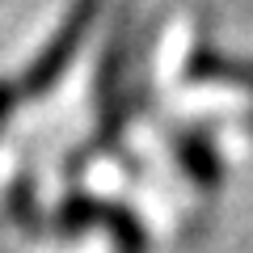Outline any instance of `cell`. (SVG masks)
Masks as SVG:
<instances>
[{"mask_svg":"<svg viewBox=\"0 0 253 253\" xmlns=\"http://www.w3.org/2000/svg\"><path fill=\"white\" fill-rule=\"evenodd\" d=\"M51 228L59 236H81V232H89V228H106L118 253H148L144 219L131 207H123V203H114V199H101V194H89V190H72V194L55 207Z\"/></svg>","mask_w":253,"mask_h":253,"instance_id":"obj_1","label":"cell"},{"mask_svg":"<svg viewBox=\"0 0 253 253\" xmlns=\"http://www.w3.org/2000/svg\"><path fill=\"white\" fill-rule=\"evenodd\" d=\"M97 13H101V0H76L72 9L63 13L59 30L51 34V42L34 55V63H30L26 76H21V93H26V97H46V93L59 84V76L76 63V55H81V46H84V38H89Z\"/></svg>","mask_w":253,"mask_h":253,"instance_id":"obj_2","label":"cell"},{"mask_svg":"<svg viewBox=\"0 0 253 253\" xmlns=\"http://www.w3.org/2000/svg\"><path fill=\"white\" fill-rule=\"evenodd\" d=\"M169 148H173L177 169L190 177L194 190H203V194L219 190V181H224V161H219L215 135H211L207 126H177V131H169Z\"/></svg>","mask_w":253,"mask_h":253,"instance_id":"obj_3","label":"cell"},{"mask_svg":"<svg viewBox=\"0 0 253 253\" xmlns=\"http://www.w3.org/2000/svg\"><path fill=\"white\" fill-rule=\"evenodd\" d=\"M186 81L190 84H219V89L253 93V59H241V55H228L219 46L199 42L186 55Z\"/></svg>","mask_w":253,"mask_h":253,"instance_id":"obj_4","label":"cell"},{"mask_svg":"<svg viewBox=\"0 0 253 253\" xmlns=\"http://www.w3.org/2000/svg\"><path fill=\"white\" fill-rule=\"evenodd\" d=\"M4 211H9L13 228L26 236H38L42 232V203H38V181L30 173H17L4 190Z\"/></svg>","mask_w":253,"mask_h":253,"instance_id":"obj_5","label":"cell"},{"mask_svg":"<svg viewBox=\"0 0 253 253\" xmlns=\"http://www.w3.org/2000/svg\"><path fill=\"white\" fill-rule=\"evenodd\" d=\"M21 84L17 81H0V131L13 123V114H17V106H21Z\"/></svg>","mask_w":253,"mask_h":253,"instance_id":"obj_6","label":"cell"}]
</instances>
